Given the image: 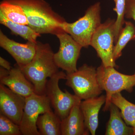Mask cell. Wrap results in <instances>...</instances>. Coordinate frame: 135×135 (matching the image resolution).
I'll use <instances>...</instances> for the list:
<instances>
[{
	"mask_svg": "<svg viewBox=\"0 0 135 135\" xmlns=\"http://www.w3.org/2000/svg\"><path fill=\"white\" fill-rule=\"evenodd\" d=\"M105 101L106 96L101 95L85 99L80 103L85 126L92 135H95L99 124V111Z\"/></svg>",
	"mask_w": 135,
	"mask_h": 135,
	"instance_id": "cell-13",
	"label": "cell"
},
{
	"mask_svg": "<svg viewBox=\"0 0 135 135\" xmlns=\"http://www.w3.org/2000/svg\"><path fill=\"white\" fill-rule=\"evenodd\" d=\"M80 105V104H77L74 105L68 116L61 120V135L89 134V131L85 126Z\"/></svg>",
	"mask_w": 135,
	"mask_h": 135,
	"instance_id": "cell-14",
	"label": "cell"
},
{
	"mask_svg": "<svg viewBox=\"0 0 135 135\" xmlns=\"http://www.w3.org/2000/svg\"><path fill=\"white\" fill-rule=\"evenodd\" d=\"M0 82L25 98L35 92L33 84L27 79L17 64L9 70L7 75L0 78Z\"/></svg>",
	"mask_w": 135,
	"mask_h": 135,
	"instance_id": "cell-12",
	"label": "cell"
},
{
	"mask_svg": "<svg viewBox=\"0 0 135 135\" xmlns=\"http://www.w3.org/2000/svg\"><path fill=\"white\" fill-rule=\"evenodd\" d=\"M22 135L19 125L0 113V135Z\"/></svg>",
	"mask_w": 135,
	"mask_h": 135,
	"instance_id": "cell-22",
	"label": "cell"
},
{
	"mask_svg": "<svg viewBox=\"0 0 135 135\" xmlns=\"http://www.w3.org/2000/svg\"><path fill=\"white\" fill-rule=\"evenodd\" d=\"M124 16L135 21V0H126Z\"/></svg>",
	"mask_w": 135,
	"mask_h": 135,
	"instance_id": "cell-23",
	"label": "cell"
},
{
	"mask_svg": "<svg viewBox=\"0 0 135 135\" xmlns=\"http://www.w3.org/2000/svg\"><path fill=\"white\" fill-rule=\"evenodd\" d=\"M51 105L46 95L33 93L25 98L23 113L19 126L23 135H41L36 122L39 116L51 110Z\"/></svg>",
	"mask_w": 135,
	"mask_h": 135,
	"instance_id": "cell-8",
	"label": "cell"
},
{
	"mask_svg": "<svg viewBox=\"0 0 135 135\" xmlns=\"http://www.w3.org/2000/svg\"><path fill=\"white\" fill-rule=\"evenodd\" d=\"M54 53L50 45L37 41L36 53L29 64L20 68L34 87L35 93L46 95L48 78H51L59 71L54 59Z\"/></svg>",
	"mask_w": 135,
	"mask_h": 135,
	"instance_id": "cell-2",
	"label": "cell"
},
{
	"mask_svg": "<svg viewBox=\"0 0 135 135\" xmlns=\"http://www.w3.org/2000/svg\"><path fill=\"white\" fill-rule=\"evenodd\" d=\"M101 7L100 2H97L88 8L85 15L73 23L66 22L62 28L70 34L83 47L90 46L91 39L101 22Z\"/></svg>",
	"mask_w": 135,
	"mask_h": 135,
	"instance_id": "cell-3",
	"label": "cell"
},
{
	"mask_svg": "<svg viewBox=\"0 0 135 135\" xmlns=\"http://www.w3.org/2000/svg\"><path fill=\"white\" fill-rule=\"evenodd\" d=\"M111 102L120 110L123 120L128 126L133 128L135 132V104L123 97L120 92L113 95Z\"/></svg>",
	"mask_w": 135,
	"mask_h": 135,
	"instance_id": "cell-17",
	"label": "cell"
},
{
	"mask_svg": "<svg viewBox=\"0 0 135 135\" xmlns=\"http://www.w3.org/2000/svg\"><path fill=\"white\" fill-rule=\"evenodd\" d=\"M66 85L71 88L80 99L99 96L103 89L98 80L97 69L84 64L75 71L66 73Z\"/></svg>",
	"mask_w": 135,
	"mask_h": 135,
	"instance_id": "cell-5",
	"label": "cell"
},
{
	"mask_svg": "<svg viewBox=\"0 0 135 135\" xmlns=\"http://www.w3.org/2000/svg\"><path fill=\"white\" fill-rule=\"evenodd\" d=\"M126 0H114L115 8L114 10L117 14V18L114 26V44L118 40V36L125 24V12Z\"/></svg>",
	"mask_w": 135,
	"mask_h": 135,
	"instance_id": "cell-21",
	"label": "cell"
},
{
	"mask_svg": "<svg viewBox=\"0 0 135 135\" xmlns=\"http://www.w3.org/2000/svg\"><path fill=\"white\" fill-rule=\"evenodd\" d=\"M0 23L9 29L14 34L28 41L36 42L37 38L41 36L29 26L17 23L7 19L1 12H0Z\"/></svg>",
	"mask_w": 135,
	"mask_h": 135,
	"instance_id": "cell-18",
	"label": "cell"
},
{
	"mask_svg": "<svg viewBox=\"0 0 135 135\" xmlns=\"http://www.w3.org/2000/svg\"><path fill=\"white\" fill-rule=\"evenodd\" d=\"M125 26L122 29L115 44L113 50L114 60L122 55V51L129 42L135 40V26L129 21H125Z\"/></svg>",
	"mask_w": 135,
	"mask_h": 135,
	"instance_id": "cell-19",
	"label": "cell"
},
{
	"mask_svg": "<svg viewBox=\"0 0 135 135\" xmlns=\"http://www.w3.org/2000/svg\"><path fill=\"white\" fill-rule=\"evenodd\" d=\"M6 1L22 7L27 18L28 25L37 33L56 35L64 31L62 26L66 22L65 19L55 12L44 0Z\"/></svg>",
	"mask_w": 135,
	"mask_h": 135,
	"instance_id": "cell-1",
	"label": "cell"
},
{
	"mask_svg": "<svg viewBox=\"0 0 135 135\" xmlns=\"http://www.w3.org/2000/svg\"><path fill=\"white\" fill-rule=\"evenodd\" d=\"M25 104V98L0 84V113L19 126Z\"/></svg>",
	"mask_w": 135,
	"mask_h": 135,
	"instance_id": "cell-10",
	"label": "cell"
},
{
	"mask_svg": "<svg viewBox=\"0 0 135 135\" xmlns=\"http://www.w3.org/2000/svg\"><path fill=\"white\" fill-rule=\"evenodd\" d=\"M0 65L1 67L9 71L12 68L9 62L1 56L0 57Z\"/></svg>",
	"mask_w": 135,
	"mask_h": 135,
	"instance_id": "cell-24",
	"label": "cell"
},
{
	"mask_svg": "<svg viewBox=\"0 0 135 135\" xmlns=\"http://www.w3.org/2000/svg\"><path fill=\"white\" fill-rule=\"evenodd\" d=\"M119 108L112 103L110 106V118L107 123L106 135H135L133 128L124 122Z\"/></svg>",
	"mask_w": 135,
	"mask_h": 135,
	"instance_id": "cell-15",
	"label": "cell"
},
{
	"mask_svg": "<svg viewBox=\"0 0 135 135\" xmlns=\"http://www.w3.org/2000/svg\"><path fill=\"white\" fill-rule=\"evenodd\" d=\"M59 40L60 47L54 54V59L59 68L66 73L77 71V60L83 47L69 34L63 31L56 35Z\"/></svg>",
	"mask_w": 135,
	"mask_h": 135,
	"instance_id": "cell-9",
	"label": "cell"
},
{
	"mask_svg": "<svg viewBox=\"0 0 135 135\" xmlns=\"http://www.w3.org/2000/svg\"><path fill=\"white\" fill-rule=\"evenodd\" d=\"M61 120L52 110L39 116L36 126L41 135H61Z\"/></svg>",
	"mask_w": 135,
	"mask_h": 135,
	"instance_id": "cell-16",
	"label": "cell"
},
{
	"mask_svg": "<svg viewBox=\"0 0 135 135\" xmlns=\"http://www.w3.org/2000/svg\"><path fill=\"white\" fill-rule=\"evenodd\" d=\"M66 74L63 71L58 72L50 78L46 84V95L50 101L54 112L61 120L67 117L73 107L80 103L82 100L66 90L63 92L60 89L59 81L60 80H66Z\"/></svg>",
	"mask_w": 135,
	"mask_h": 135,
	"instance_id": "cell-6",
	"label": "cell"
},
{
	"mask_svg": "<svg viewBox=\"0 0 135 135\" xmlns=\"http://www.w3.org/2000/svg\"><path fill=\"white\" fill-rule=\"evenodd\" d=\"M0 12L7 19L20 24L28 25L26 16L21 6L3 0L0 5Z\"/></svg>",
	"mask_w": 135,
	"mask_h": 135,
	"instance_id": "cell-20",
	"label": "cell"
},
{
	"mask_svg": "<svg viewBox=\"0 0 135 135\" xmlns=\"http://www.w3.org/2000/svg\"><path fill=\"white\" fill-rule=\"evenodd\" d=\"M116 20L108 18L96 30L91 39L90 46L96 51L105 67H117L114 59V26Z\"/></svg>",
	"mask_w": 135,
	"mask_h": 135,
	"instance_id": "cell-7",
	"label": "cell"
},
{
	"mask_svg": "<svg viewBox=\"0 0 135 135\" xmlns=\"http://www.w3.org/2000/svg\"><path fill=\"white\" fill-rule=\"evenodd\" d=\"M98 80L103 90L106 92V101L103 111L109 110L112 96L122 90L133 92L135 86V73L126 75L118 72L114 67H105L103 64L97 69Z\"/></svg>",
	"mask_w": 135,
	"mask_h": 135,
	"instance_id": "cell-4",
	"label": "cell"
},
{
	"mask_svg": "<svg viewBox=\"0 0 135 135\" xmlns=\"http://www.w3.org/2000/svg\"><path fill=\"white\" fill-rule=\"evenodd\" d=\"M36 42H17L8 38L1 30L0 31V46L11 55L20 68L27 65L33 58L36 53Z\"/></svg>",
	"mask_w": 135,
	"mask_h": 135,
	"instance_id": "cell-11",
	"label": "cell"
}]
</instances>
